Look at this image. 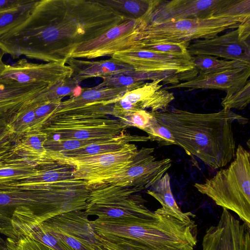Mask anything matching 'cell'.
I'll list each match as a JSON object with an SVG mask.
<instances>
[{
  "label": "cell",
  "instance_id": "obj_1",
  "mask_svg": "<svg viewBox=\"0 0 250 250\" xmlns=\"http://www.w3.org/2000/svg\"><path fill=\"white\" fill-rule=\"evenodd\" d=\"M125 21L100 0H38L24 21L0 36V48L14 59L66 62L77 47Z\"/></svg>",
  "mask_w": 250,
  "mask_h": 250
},
{
  "label": "cell",
  "instance_id": "obj_2",
  "mask_svg": "<svg viewBox=\"0 0 250 250\" xmlns=\"http://www.w3.org/2000/svg\"><path fill=\"white\" fill-rule=\"evenodd\" d=\"M90 190L75 178L35 186L0 185V233L6 237L55 216L84 210Z\"/></svg>",
  "mask_w": 250,
  "mask_h": 250
},
{
  "label": "cell",
  "instance_id": "obj_3",
  "mask_svg": "<svg viewBox=\"0 0 250 250\" xmlns=\"http://www.w3.org/2000/svg\"><path fill=\"white\" fill-rule=\"evenodd\" d=\"M150 113L173 135L176 145L210 169L226 166L234 159L236 143L232 124L248 119L230 111L198 113L172 108Z\"/></svg>",
  "mask_w": 250,
  "mask_h": 250
},
{
  "label": "cell",
  "instance_id": "obj_4",
  "mask_svg": "<svg viewBox=\"0 0 250 250\" xmlns=\"http://www.w3.org/2000/svg\"><path fill=\"white\" fill-rule=\"evenodd\" d=\"M91 225L99 236L134 242L149 250H194L196 228L193 220L184 221L167 209L149 210L135 221L95 219Z\"/></svg>",
  "mask_w": 250,
  "mask_h": 250
},
{
  "label": "cell",
  "instance_id": "obj_5",
  "mask_svg": "<svg viewBox=\"0 0 250 250\" xmlns=\"http://www.w3.org/2000/svg\"><path fill=\"white\" fill-rule=\"evenodd\" d=\"M250 154L241 145L226 168L218 171L211 178L194 187L215 203L237 214L250 227Z\"/></svg>",
  "mask_w": 250,
  "mask_h": 250
},
{
  "label": "cell",
  "instance_id": "obj_6",
  "mask_svg": "<svg viewBox=\"0 0 250 250\" xmlns=\"http://www.w3.org/2000/svg\"><path fill=\"white\" fill-rule=\"evenodd\" d=\"M249 19L250 15L214 16L146 24L137 22L136 40L138 42L182 44L188 47L192 41L211 38L225 30L236 29Z\"/></svg>",
  "mask_w": 250,
  "mask_h": 250
},
{
  "label": "cell",
  "instance_id": "obj_7",
  "mask_svg": "<svg viewBox=\"0 0 250 250\" xmlns=\"http://www.w3.org/2000/svg\"><path fill=\"white\" fill-rule=\"evenodd\" d=\"M111 58L135 71L150 74L152 81L161 80L165 84H176L198 75L188 53H161L136 48L115 53Z\"/></svg>",
  "mask_w": 250,
  "mask_h": 250
},
{
  "label": "cell",
  "instance_id": "obj_8",
  "mask_svg": "<svg viewBox=\"0 0 250 250\" xmlns=\"http://www.w3.org/2000/svg\"><path fill=\"white\" fill-rule=\"evenodd\" d=\"M85 212L97 219L106 221H135L144 217L149 209L135 187L106 186L89 188Z\"/></svg>",
  "mask_w": 250,
  "mask_h": 250
},
{
  "label": "cell",
  "instance_id": "obj_9",
  "mask_svg": "<svg viewBox=\"0 0 250 250\" xmlns=\"http://www.w3.org/2000/svg\"><path fill=\"white\" fill-rule=\"evenodd\" d=\"M250 15V0H173L162 1L138 24L164 23L214 16Z\"/></svg>",
  "mask_w": 250,
  "mask_h": 250
},
{
  "label": "cell",
  "instance_id": "obj_10",
  "mask_svg": "<svg viewBox=\"0 0 250 250\" xmlns=\"http://www.w3.org/2000/svg\"><path fill=\"white\" fill-rule=\"evenodd\" d=\"M138 150L135 144L128 143L119 150L98 155L75 158L49 156L44 159L71 166L74 177L84 181L89 188L125 170Z\"/></svg>",
  "mask_w": 250,
  "mask_h": 250
},
{
  "label": "cell",
  "instance_id": "obj_11",
  "mask_svg": "<svg viewBox=\"0 0 250 250\" xmlns=\"http://www.w3.org/2000/svg\"><path fill=\"white\" fill-rule=\"evenodd\" d=\"M128 127L118 119L108 116H59L51 119L42 130L53 140L110 139L125 132Z\"/></svg>",
  "mask_w": 250,
  "mask_h": 250
},
{
  "label": "cell",
  "instance_id": "obj_12",
  "mask_svg": "<svg viewBox=\"0 0 250 250\" xmlns=\"http://www.w3.org/2000/svg\"><path fill=\"white\" fill-rule=\"evenodd\" d=\"M154 148L142 147L129 166L123 171L107 180L90 187H135L146 189L158 182L170 167L169 158L156 160L152 155Z\"/></svg>",
  "mask_w": 250,
  "mask_h": 250
},
{
  "label": "cell",
  "instance_id": "obj_13",
  "mask_svg": "<svg viewBox=\"0 0 250 250\" xmlns=\"http://www.w3.org/2000/svg\"><path fill=\"white\" fill-rule=\"evenodd\" d=\"M84 210H75L40 224L73 250H95L96 234Z\"/></svg>",
  "mask_w": 250,
  "mask_h": 250
},
{
  "label": "cell",
  "instance_id": "obj_14",
  "mask_svg": "<svg viewBox=\"0 0 250 250\" xmlns=\"http://www.w3.org/2000/svg\"><path fill=\"white\" fill-rule=\"evenodd\" d=\"M71 69L65 62L34 63L21 59L12 65H6L0 75V83L13 85H51L71 77Z\"/></svg>",
  "mask_w": 250,
  "mask_h": 250
},
{
  "label": "cell",
  "instance_id": "obj_15",
  "mask_svg": "<svg viewBox=\"0 0 250 250\" xmlns=\"http://www.w3.org/2000/svg\"><path fill=\"white\" fill-rule=\"evenodd\" d=\"M136 20H126L95 39L77 47L69 58L94 59L135 49Z\"/></svg>",
  "mask_w": 250,
  "mask_h": 250
},
{
  "label": "cell",
  "instance_id": "obj_16",
  "mask_svg": "<svg viewBox=\"0 0 250 250\" xmlns=\"http://www.w3.org/2000/svg\"><path fill=\"white\" fill-rule=\"evenodd\" d=\"M202 250H250V227L223 208L218 223L208 228Z\"/></svg>",
  "mask_w": 250,
  "mask_h": 250
},
{
  "label": "cell",
  "instance_id": "obj_17",
  "mask_svg": "<svg viewBox=\"0 0 250 250\" xmlns=\"http://www.w3.org/2000/svg\"><path fill=\"white\" fill-rule=\"evenodd\" d=\"M191 56H209L250 62V44L240 39L238 28L214 37L193 41L187 47Z\"/></svg>",
  "mask_w": 250,
  "mask_h": 250
},
{
  "label": "cell",
  "instance_id": "obj_18",
  "mask_svg": "<svg viewBox=\"0 0 250 250\" xmlns=\"http://www.w3.org/2000/svg\"><path fill=\"white\" fill-rule=\"evenodd\" d=\"M18 138L14 135L0 143V184L34 176L43 160L22 151L18 146Z\"/></svg>",
  "mask_w": 250,
  "mask_h": 250
},
{
  "label": "cell",
  "instance_id": "obj_19",
  "mask_svg": "<svg viewBox=\"0 0 250 250\" xmlns=\"http://www.w3.org/2000/svg\"><path fill=\"white\" fill-rule=\"evenodd\" d=\"M250 76V67L214 73L205 75H197L193 79L167 87L172 88L216 89L226 90L229 88L246 83Z\"/></svg>",
  "mask_w": 250,
  "mask_h": 250
},
{
  "label": "cell",
  "instance_id": "obj_20",
  "mask_svg": "<svg viewBox=\"0 0 250 250\" xmlns=\"http://www.w3.org/2000/svg\"><path fill=\"white\" fill-rule=\"evenodd\" d=\"M128 90L123 88L101 86L99 84L93 87L82 88L77 95L62 101L52 117L57 114L87 105H113Z\"/></svg>",
  "mask_w": 250,
  "mask_h": 250
},
{
  "label": "cell",
  "instance_id": "obj_21",
  "mask_svg": "<svg viewBox=\"0 0 250 250\" xmlns=\"http://www.w3.org/2000/svg\"><path fill=\"white\" fill-rule=\"evenodd\" d=\"M50 86L0 83V118L6 121L19 108L45 91Z\"/></svg>",
  "mask_w": 250,
  "mask_h": 250
},
{
  "label": "cell",
  "instance_id": "obj_22",
  "mask_svg": "<svg viewBox=\"0 0 250 250\" xmlns=\"http://www.w3.org/2000/svg\"><path fill=\"white\" fill-rule=\"evenodd\" d=\"M65 63L72 70L71 76L79 83L88 78L100 77L103 79L133 69L129 65L112 58L98 61H87L69 58Z\"/></svg>",
  "mask_w": 250,
  "mask_h": 250
},
{
  "label": "cell",
  "instance_id": "obj_23",
  "mask_svg": "<svg viewBox=\"0 0 250 250\" xmlns=\"http://www.w3.org/2000/svg\"><path fill=\"white\" fill-rule=\"evenodd\" d=\"M161 80H153L126 92L113 105L112 115L120 119L131 113L147 108L151 95L161 88Z\"/></svg>",
  "mask_w": 250,
  "mask_h": 250
},
{
  "label": "cell",
  "instance_id": "obj_24",
  "mask_svg": "<svg viewBox=\"0 0 250 250\" xmlns=\"http://www.w3.org/2000/svg\"><path fill=\"white\" fill-rule=\"evenodd\" d=\"M148 140H149L147 136L132 135L124 132L114 138L74 150L62 152L47 151L45 156L75 158L92 156L119 150L130 142H146Z\"/></svg>",
  "mask_w": 250,
  "mask_h": 250
},
{
  "label": "cell",
  "instance_id": "obj_25",
  "mask_svg": "<svg viewBox=\"0 0 250 250\" xmlns=\"http://www.w3.org/2000/svg\"><path fill=\"white\" fill-rule=\"evenodd\" d=\"M74 177L71 166L48 159L43 160L38 165V172L34 176L9 183L35 186L62 181Z\"/></svg>",
  "mask_w": 250,
  "mask_h": 250
},
{
  "label": "cell",
  "instance_id": "obj_26",
  "mask_svg": "<svg viewBox=\"0 0 250 250\" xmlns=\"http://www.w3.org/2000/svg\"><path fill=\"white\" fill-rule=\"evenodd\" d=\"M120 13L126 20H138L151 13L161 0H100Z\"/></svg>",
  "mask_w": 250,
  "mask_h": 250
},
{
  "label": "cell",
  "instance_id": "obj_27",
  "mask_svg": "<svg viewBox=\"0 0 250 250\" xmlns=\"http://www.w3.org/2000/svg\"><path fill=\"white\" fill-rule=\"evenodd\" d=\"M170 176L165 173L163 176L152 186V189L147 193L157 200L165 208L182 220L187 221L193 219L195 216L191 212H183L178 206L173 197L170 184Z\"/></svg>",
  "mask_w": 250,
  "mask_h": 250
},
{
  "label": "cell",
  "instance_id": "obj_28",
  "mask_svg": "<svg viewBox=\"0 0 250 250\" xmlns=\"http://www.w3.org/2000/svg\"><path fill=\"white\" fill-rule=\"evenodd\" d=\"M192 61L198 72V75H205L250 67V62L237 60H221L209 56H192Z\"/></svg>",
  "mask_w": 250,
  "mask_h": 250
},
{
  "label": "cell",
  "instance_id": "obj_29",
  "mask_svg": "<svg viewBox=\"0 0 250 250\" xmlns=\"http://www.w3.org/2000/svg\"><path fill=\"white\" fill-rule=\"evenodd\" d=\"M6 122L17 137L30 131L41 130L38 124L34 105L30 101L14 113Z\"/></svg>",
  "mask_w": 250,
  "mask_h": 250
},
{
  "label": "cell",
  "instance_id": "obj_30",
  "mask_svg": "<svg viewBox=\"0 0 250 250\" xmlns=\"http://www.w3.org/2000/svg\"><path fill=\"white\" fill-rule=\"evenodd\" d=\"M103 79V82L99 84L101 86L123 88L129 91L142 85L146 80H152V77L149 74L131 69Z\"/></svg>",
  "mask_w": 250,
  "mask_h": 250
},
{
  "label": "cell",
  "instance_id": "obj_31",
  "mask_svg": "<svg viewBox=\"0 0 250 250\" xmlns=\"http://www.w3.org/2000/svg\"><path fill=\"white\" fill-rule=\"evenodd\" d=\"M79 82L72 76L61 80L50 86L45 91L34 98L31 102L42 103L48 102H61L66 96L77 95L76 91L79 86Z\"/></svg>",
  "mask_w": 250,
  "mask_h": 250
},
{
  "label": "cell",
  "instance_id": "obj_32",
  "mask_svg": "<svg viewBox=\"0 0 250 250\" xmlns=\"http://www.w3.org/2000/svg\"><path fill=\"white\" fill-rule=\"evenodd\" d=\"M38 0H30L14 8L0 11V36L24 21L29 17Z\"/></svg>",
  "mask_w": 250,
  "mask_h": 250
},
{
  "label": "cell",
  "instance_id": "obj_33",
  "mask_svg": "<svg viewBox=\"0 0 250 250\" xmlns=\"http://www.w3.org/2000/svg\"><path fill=\"white\" fill-rule=\"evenodd\" d=\"M47 139V135L45 132L42 130H34L18 137L17 143L22 151L43 159L47 152L44 147Z\"/></svg>",
  "mask_w": 250,
  "mask_h": 250
},
{
  "label": "cell",
  "instance_id": "obj_34",
  "mask_svg": "<svg viewBox=\"0 0 250 250\" xmlns=\"http://www.w3.org/2000/svg\"><path fill=\"white\" fill-rule=\"evenodd\" d=\"M226 95L222 99L221 105L224 110L231 109L242 110L250 102V81L232 86L226 90Z\"/></svg>",
  "mask_w": 250,
  "mask_h": 250
},
{
  "label": "cell",
  "instance_id": "obj_35",
  "mask_svg": "<svg viewBox=\"0 0 250 250\" xmlns=\"http://www.w3.org/2000/svg\"><path fill=\"white\" fill-rule=\"evenodd\" d=\"M143 131L148 134L149 140L156 142L160 146L176 145L174 138L169 130L160 124L154 117L151 124Z\"/></svg>",
  "mask_w": 250,
  "mask_h": 250
},
{
  "label": "cell",
  "instance_id": "obj_36",
  "mask_svg": "<svg viewBox=\"0 0 250 250\" xmlns=\"http://www.w3.org/2000/svg\"><path fill=\"white\" fill-rule=\"evenodd\" d=\"M95 250H149L134 242L120 239L108 240L96 234Z\"/></svg>",
  "mask_w": 250,
  "mask_h": 250
},
{
  "label": "cell",
  "instance_id": "obj_37",
  "mask_svg": "<svg viewBox=\"0 0 250 250\" xmlns=\"http://www.w3.org/2000/svg\"><path fill=\"white\" fill-rule=\"evenodd\" d=\"M5 242L8 250H54L23 235H18L13 238L6 237Z\"/></svg>",
  "mask_w": 250,
  "mask_h": 250
},
{
  "label": "cell",
  "instance_id": "obj_38",
  "mask_svg": "<svg viewBox=\"0 0 250 250\" xmlns=\"http://www.w3.org/2000/svg\"><path fill=\"white\" fill-rule=\"evenodd\" d=\"M153 118L149 111L141 110L128 114L118 120L127 127L134 126L144 130L151 124Z\"/></svg>",
  "mask_w": 250,
  "mask_h": 250
},
{
  "label": "cell",
  "instance_id": "obj_39",
  "mask_svg": "<svg viewBox=\"0 0 250 250\" xmlns=\"http://www.w3.org/2000/svg\"><path fill=\"white\" fill-rule=\"evenodd\" d=\"M61 102H48L36 104L30 101L34 105L38 124L41 130L51 119Z\"/></svg>",
  "mask_w": 250,
  "mask_h": 250
},
{
  "label": "cell",
  "instance_id": "obj_40",
  "mask_svg": "<svg viewBox=\"0 0 250 250\" xmlns=\"http://www.w3.org/2000/svg\"><path fill=\"white\" fill-rule=\"evenodd\" d=\"M136 48L161 53L178 55L188 54L187 46L182 44H167L138 42Z\"/></svg>",
  "mask_w": 250,
  "mask_h": 250
},
{
  "label": "cell",
  "instance_id": "obj_41",
  "mask_svg": "<svg viewBox=\"0 0 250 250\" xmlns=\"http://www.w3.org/2000/svg\"><path fill=\"white\" fill-rule=\"evenodd\" d=\"M29 1L30 0H0V11L14 8Z\"/></svg>",
  "mask_w": 250,
  "mask_h": 250
},
{
  "label": "cell",
  "instance_id": "obj_42",
  "mask_svg": "<svg viewBox=\"0 0 250 250\" xmlns=\"http://www.w3.org/2000/svg\"><path fill=\"white\" fill-rule=\"evenodd\" d=\"M14 135L13 132L8 126L5 120L0 122V143Z\"/></svg>",
  "mask_w": 250,
  "mask_h": 250
},
{
  "label": "cell",
  "instance_id": "obj_43",
  "mask_svg": "<svg viewBox=\"0 0 250 250\" xmlns=\"http://www.w3.org/2000/svg\"><path fill=\"white\" fill-rule=\"evenodd\" d=\"M5 53L0 48V75L3 72L6 68V64H5L2 58Z\"/></svg>",
  "mask_w": 250,
  "mask_h": 250
},
{
  "label": "cell",
  "instance_id": "obj_44",
  "mask_svg": "<svg viewBox=\"0 0 250 250\" xmlns=\"http://www.w3.org/2000/svg\"></svg>",
  "mask_w": 250,
  "mask_h": 250
}]
</instances>
